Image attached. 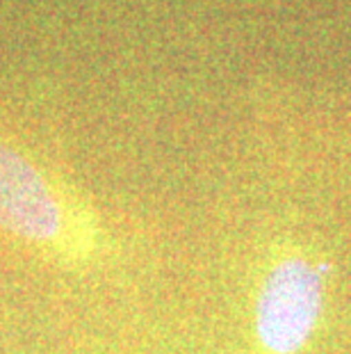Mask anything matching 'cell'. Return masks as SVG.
Returning <instances> with one entry per match:
<instances>
[{
	"mask_svg": "<svg viewBox=\"0 0 351 354\" xmlns=\"http://www.w3.org/2000/svg\"><path fill=\"white\" fill-rule=\"evenodd\" d=\"M326 274L299 250L276 254L258 286L253 304V336L260 354H299L322 318Z\"/></svg>",
	"mask_w": 351,
	"mask_h": 354,
	"instance_id": "obj_1",
	"label": "cell"
},
{
	"mask_svg": "<svg viewBox=\"0 0 351 354\" xmlns=\"http://www.w3.org/2000/svg\"><path fill=\"white\" fill-rule=\"evenodd\" d=\"M0 227L30 243H62L66 208L46 180L19 153L0 145Z\"/></svg>",
	"mask_w": 351,
	"mask_h": 354,
	"instance_id": "obj_2",
	"label": "cell"
}]
</instances>
